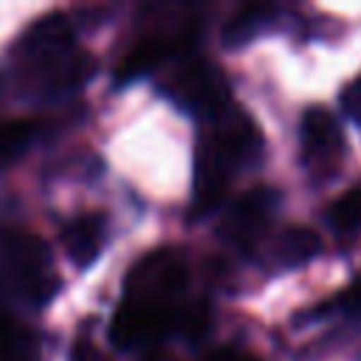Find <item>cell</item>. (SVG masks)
I'll return each instance as SVG.
<instances>
[{"mask_svg":"<svg viewBox=\"0 0 361 361\" xmlns=\"http://www.w3.org/2000/svg\"><path fill=\"white\" fill-rule=\"evenodd\" d=\"M62 279L51 271V248L28 231L0 234V299L25 307L48 305Z\"/></svg>","mask_w":361,"mask_h":361,"instance_id":"1","label":"cell"},{"mask_svg":"<svg viewBox=\"0 0 361 361\" xmlns=\"http://www.w3.org/2000/svg\"><path fill=\"white\" fill-rule=\"evenodd\" d=\"M161 93L192 116L212 118L231 104V87L226 73L212 59L183 62L161 87Z\"/></svg>","mask_w":361,"mask_h":361,"instance_id":"2","label":"cell"},{"mask_svg":"<svg viewBox=\"0 0 361 361\" xmlns=\"http://www.w3.org/2000/svg\"><path fill=\"white\" fill-rule=\"evenodd\" d=\"M189 271L183 257L172 248H158L130 268L124 279V299L147 305H172V299L183 293Z\"/></svg>","mask_w":361,"mask_h":361,"instance_id":"3","label":"cell"},{"mask_svg":"<svg viewBox=\"0 0 361 361\" xmlns=\"http://www.w3.org/2000/svg\"><path fill=\"white\" fill-rule=\"evenodd\" d=\"M183 310L186 307L121 299V305L116 307L113 322H110V341L118 350H138L152 341H161L164 336L180 330Z\"/></svg>","mask_w":361,"mask_h":361,"instance_id":"4","label":"cell"},{"mask_svg":"<svg viewBox=\"0 0 361 361\" xmlns=\"http://www.w3.org/2000/svg\"><path fill=\"white\" fill-rule=\"evenodd\" d=\"M299 144H302V161L313 175L336 172L347 152V141L338 118L322 104L305 110L299 124Z\"/></svg>","mask_w":361,"mask_h":361,"instance_id":"5","label":"cell"},{"mask_svg":"<svg viewBox=\"0 0 361 361\" xmlns=\"http://www.w3.org/2000/svg\"><path fill=\"white\" fill-rule=\"evenodd\" d=\"M279 203H282V192L274 186H254V189L243 192L228 206L223 226H220V237H226L231 245L248 251L265 231V226L274 217V212L279 209Z\"/></svg>","mask_w":361,"mask_h":361,"instance_id":"6","label":"cell"},{"mask_svg":"<svg viewBox=\"0 0 361 361\" xmlns=\"http://www.w3.org/2000/svg\"><path fill=\"white\" fill-rule=\"evenodd\" d=\"M73 51H76L73 25H71V20H68L65 14H59V11H51V14H45V17H39V20L28 28V34H25V39H23V54H25L31 62H37L39 68H48V65H54V62L71 56Z\"/></svg>","mask_w":361,"mask_h":361,"instance_id":"7","label":"cell"},{"mask_svg":"<svg viewBox=\"0 0 361 361\" xmlns=\"http://www.w3.org/2000/svg\"><path fill=\"white\" fill-rule=\"evenodd\" d=\"M62 245L76 268H90L104 245V217L102 214H79L65 223Z\"/></svg>","mask_w":361,"mask_h":361,"instance_id":"8","label":"cell"},{"mask_svg":"<svg viewBox=\"0 0 361 361\" xmlns=\"http://www.w3.org/2000/svg\"><path fill=\"white\" fill-rule=\"evenodd\" d=\"M322 254V237L307 226H288L274 240V262L279 268L307 265Z\"/></svg>","mask_w":361,"mask_h":361,"instance_id":"9","label":"cell"},{"mask_svg":"<svg viewBox=\"0 0 361 361\" xmlns=\"http://www.w3.org/2000/svg\"><path fill=\"white\" fill-rule=\"evenodd\" d=\"M276 20V6L268 3H254V6H243L223 28V45L226 48H243L251 39H257L265 28H271Z\"/></svg>","mask_w":361,"mask_h":361,"instance_id":"10","label":"cell"},{"mask_svg":"<svg viewBox=\"0 0 361 361\" xmlns=\"http://www.w3.org/2000/svg\"><path fill=\"white\" fill-rule=\"evenodd\" d=\"M0 361H37L34 330L8 310H0Z\"/></svg>","mask_w":361,"mask_h":361,"instance_id":"11","label":"cell"},{"mask_svg":"<svg viewBox=\"0 0 361 361\" xmlns=\"http://www.w3.org/2000/svg\"><path fill=\"white\" fill-rule=\"evenodd\" d=\"M37 138V124L31 118L0 121V166L17 161Z\"/></svg>","mask_w":361,"mask_h":361,"instance_id":"12","label":"cell"},{"mask_svg":"<svg viewBox=\"0 0 361 361\" xmlns=\"http://www.w3.org/2000/svg\"><path fill=\"white\" fill-rule=\"evenodd\" d=\"M327 223L341 231V234H355L361 231V186H353L347 192H341L330 209H327Z\"/></svg>","mask_w":361,"mask_h":361,"instance_id":"13","label":"cell"},{"mask_svg":"<svg viewBox=\"0 0 361 361\" xmlns=\"http://www.w3.org/2000/svg\"><path fill=\"white\" fill-rule=\"evenodd\" d=\"M336 307H338L341 313H347V316L361 319V274L336 296Z\"/></svg>","mask_w":361,"mask_h":361,"instance_id":"14","label":"cell"},{"mask_svg":"<svg viewBox=\"0 0 361 361\" xmlns=\"http://www.w3.org/2000/svg\"><path fill=\"white\" fill-rule=\"evenodd\" d=\"M341 110L347 113L350 121L361 127V73L341 90Z\"/></svg>","mask_w":361,"mask_h":361,"instance_id":"15","label":"cell"},{"mask_svg":"<svg viewBox=\"0 0 361 361\" xmlns=\"http://www.w3.org/2000/svg\"><path fill=\"white\" fill-rule=\"evenodd\" d=\"M71 361H107V355L87 338H79L73 347H71Z\"/></svg>","mask_w":361,"mask_h":361,"instance_id":"16","label":"cell"},{"mask_svg":"<svg viewBox=\"0 0 361 361\" xmlns=\"http://www.w3.org/2000/svg\"><path fill=\"white\" fill-rule=\"evenodd\" d=\"M209 361H259V358L245 350H237V347H220L209 355Z\"/></svg>","mask_w":361,"mask_h":361,"instance_id":"17","label":"cell"},{"mask_svg":"<svg viewBox=\"0 0 361 361\" xmlns=\"http://www.w3.org/2000/svg\"><path fill=\"white\" fill-rule=\"evenodd\" d=\"M358 361H361V355H358Z\"/></svg>","mask_w":361,"mask_h":361,"instance_id":"18","label":"cell"}]
</instances>
